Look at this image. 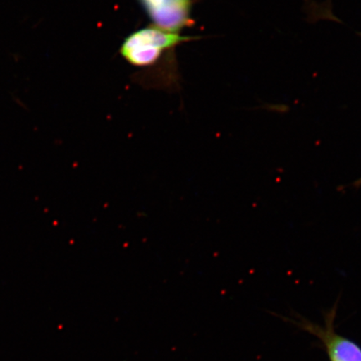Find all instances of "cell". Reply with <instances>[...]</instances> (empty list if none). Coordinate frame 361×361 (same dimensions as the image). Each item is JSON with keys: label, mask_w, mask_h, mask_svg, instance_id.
<instances>
[{"label": "cell", "mask_w": 361, "mask_h": 361, "mask_svg": "<svg viewBox=\"0 0 361 361\" xmlns=\"http://www.w3.org/2000/svg\"><path fill=\"white\" fill-rule=\"evenodd\" d=\"M336 310L337 305L327 312L323 326L303 319L298 320L295 324L322 343L329 361H361V346L336 332Z\"/></svg>", "instance_id": "cell-2"}, {"label": "cell", "mask_w": 361, "mask_h": 361, "mask_svg": "<svg viewBox=\"0 0 361 361\" xmlns=\"http://www.w3.org/2000/svg\"><path fill=\"white\" fill-rule=\"evenodd\" d=\"M153 26L180 33L193 24L192 0H138Z\"/></svg>", "instance_id": "cell-3"}, {"label": "cell", "mask_w": 361, "mask_h": 361, "mask_svg": "<svg viewBox=\"0 0 361 361\" xmlns=\"http://www.w3.org/2000/svg\"><path fill=\"white\" fill-rule=\"evenodd\" d=\"M196 39L152 25L128 35L121 45L120 53L130 65L147 67L159 61L162 54Z\"/></svg>", "instance_id": "cell-1"}]
</instances>
